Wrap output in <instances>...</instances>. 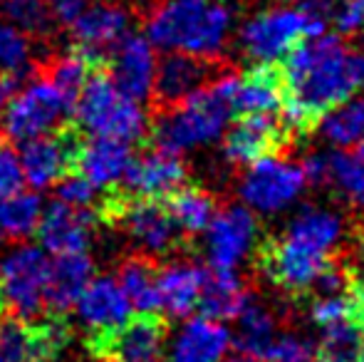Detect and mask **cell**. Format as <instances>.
<instances>
[{
  "label": "cell",
  "instance_id": "3",
  "mask_svg": "<svg viewBox=\"0 0 364 362\" xmlns=\"http://www.w3.org/2000/svg\"><path fill=\"white\" fill-rule=\"evenodd\" d=\"M230 87H233V75H225L193 92L181 105H173L154 124V144L171 154H181L216 142L233 117Z\"/></svg>",
  "mask_w": 364,
  "mask_h": 362
},
{
  "label": "cell",
  "instance_id": "27",
  "mask_svg": "<svg viewBox=\"0 0 364 362\" xmlns=\"http://www.w3.org/2000/svg\"><path fill=\"white\" fill-rule=\"evenodd\" d=\"M95 266L87 251L80 253H63L50 261L48 288H45V308H50L55 315L65 313L75 305L85 285L92 280Z\"/></svg>",
  "mask_w": 364,
  "mask_h": 362
},
{
  "label": "cell",
  "instance_id": "23",
  "mask_svg": "<svg viewBox=\"0 0 364 362\" xmlns=\"http://www.w3.org/2000/svg\"><path fill=\"white\" fill-rule=\"evenodd\" d=\"M285 105V85L280 68L258 65L243 78H233L230 107L233 115H278Z\"/></svg>",
  "mask_w": 364,
  "mask_h": 362
},
{
  "label": "cell",
  "instance_id": "30",
  "mask_svg": "<svg viewBox=\"0 0 364 362\" xmlns=\"http://www.w3.org/2000/svg\"><path fill=\"white\" fill-rule=\"evenodd\" d=\"M117 283L122 285L127 300L132 303V310H136L141 315L159 313L156 271H154V266L146 258H129L127 263H122Z\"/></svg>",
  "mask_w": 364,
  "mask_h": 362
},
{
  "label": "cell",
  "instance_id": "9",
  "mask_svg": "<svg viewBox=\"0 0 364 362\" xmlns=\"http://www.w3.org/2000/svg\"><path fill=\"white\" fill-rule=\"evenodd\" d=\"M302 166L278 156H263L253 161L240 181V196L250 208L263 213H278L288 208L305 188Z\"/></svg>",
  "mask_w": 364,
  "mask_h": 362
},
{
  "label": "cell",
  "instance_id": "20",
  "mask_svg": "<svg viewBox=\"0 0 364 362\" xmlns=\"http://www.w3.org/2000/svg\"><path fill=\"white\" fill-rule=\"evenodd\" d=\"M307 181L332 188L350 206H364V159L350 151L312 154L302 164Z\"/></svg>",
  "mask_w": 364,
  "mask_h": 362
},
{
  "label": "cell",
  "instance_id": "5",
  "mask_svg": "<svg viewBox=\"0 0 364 362\" xmlns=\"http://www.w3.org/2000/svg\"><path fill=\"white\" fill-rule=\"evenodd\" d=\"M327 28L320 15L300 8H273L258 13L240 30V48L245 58L258 65H273L290 53L300 40L317 38Z\"/></svg>",
  "mask_w": 364,
  "mask_h": 362
},
{
  "label": "cell",
  "instance_id": "24",
  "mask_svg": "<svg viewBox=\"0 0 364 362\" xmlns=\"http://www.w3.org/2000/svg\"><path fill=\"white\" fill-rule=\"evenodd\" d=\"M132 159H134L132 144L105 139V137H92L90 142H85V144L80 142V147H77L75 169L97 188H114L124 179Z\"/></svg>",
  "mask_w": 364,
  "mask_h": 362
},
{
  "label": "cell",
  "instance_id": "37",
  "mask_svg": "<svg viewBox=\"0 0 364 362\" xmlns=\"http://www.w3.org/2000/svg\"><path fill=\"white\" fill-rule=\"evenodd\" d=\"M58 201L68 203L73 208H82V211H95V213L102 211L100 188L87 181L80 171H68L58 181Z\"/></svg>",
  "mask_w": 364,
  "mask_h": 362
},
{
  "label": "cell",
  "instance_id": "40",
  "mask_svg": "<svg viewBox=\"0 0 364 362\" xmlns=\"http://www.w3.org/2000/svg\"><path fill=\"white\" fill-rule=\"evenodd\" d=\"M25 176L23 166H20V156L13 149H3L0 147V196H8V193L23 188Z\"/></svg>",
  "mask_w": 364,
  "mask_h": 362
},
{
  "label": "cell",
  "instance_id": "45",
  "mask_svg": "<svg viewBox=\"0 0 364 362\" xmlns=\"http://www.w3.org/2000/svg\"><path fill=\"white\" fill-rule=\"evenodd\" d=\"M220 362H260L258 358H253V355H248V353H235V355H230V358H223Z\"/></svg>",
  "mask_w": 364,
  "mask_h": 362
},
{
  "label": "cell",
  "instance_id": "42",
  "mask_svg": "<svg viewBox=\"0 0 364 362\" xmlns=\"http://www.w3.org/2000/svg\"><path fill=\"white\" fill-rule=\"evenodd\" d=\"M347 293H350V303H352V313H355L357 323L364 328V278L355 280V283L347 288Z\"/></svg>",
  "mask_w": 364,
  "mask_h": 362
},
{
  "label": "cell",
  "instance_id": "8",
  "mask_svg": "<svg viewBox=\"0 0 364 362\" xmlns=\"http://www.w3.org/2000/svg\"><path fill=\"white\" fill-rule=\"evenodd\" d=\"M50 258L43 246H18L0 261V303L18 318H33L45 308Z\"/></svg>",
  "mask_w": 364,
  "mask_h": 362
},
{
  "label": "cell",
  "instance_id": "2",
  "mask_svg": "<svg viewBox=\"0 0 364 362\" xmlns=\"http://www.w3.org/2000/svg\"><path fill=\"white\" fill-rule=\"evenodd\" d=\"M230 23L220 0H161L146 20V38L168 53L211 58L223 50Z\"/></svg>",
  "mask_w": 364,
  "mask_h": 362
},
{
  "label": "cell",
  "instance_id": "36",
  "mask_svg": "<svg viewBox=\"0 0 364 362\" xmlns=\"http://www.w3.org/2000/svg\"><path fill=\"white\" fill-rule=\"evenodd\" d=\"M3 13L23 33H48L53 25L48 0H3Z\"/></svg>",
  "mask_w": 364,
  "mask_h": 362
},
{
  "label": "cell",
  "instance_id": "31",
  "mask_svg": "<svg viewBox=\"0 0 364 362\" xmlns=\"http://www.w3.org/2000/svg\"><path fill=\"white\" fill-rule=\"evenodd\" d=\"M362 348L364 328L352 315L322 328V343L315 353V362H362Z\"/></svg>",
  "mask_w": 364,
  "mask_h": 362
},
{
  "label": "cell",
  "instance_id": "39",
  "mask_svg": "<svg viewBox=\"0 0 364 362\" xmlns=\"http://www.w3.org/2000/svg\"><path fill=\"white\" fill-rule=\"evenodd\" d=\"M268 362H315V348L295 333H275L263 358Z\"/></svg>",
  "mask_w": 364,
  "mask_h": 362
},
{
  "label": "cell",
  "instance_id": "7",
  "mask_svg": "<svg viewBox=\"0 0 364 362\" xmlns=\"http://www.w3.org/2000/svg\"><path fill=\"white\" fill-rule=\"evenodd\" d=\"M68 112H73V107L50 80H33L15 92L3 110V134L18 144L53 134Z\"/></svg>",
  "mask_w": 364,
  "mask_h": 362
},
{
  "label": "cell",
  "instance_id": "11",
  "mask_svg": "<svg viewBox=\"0 0 364 362\" xmlns=\"http://www.w3.org/2000/svg\"><path fill=\"white\" fill-rule=\"evenodd\" d=\"M166 325L159 315L129 318L124 325L92 338V350L105 362H161Z\"/></svg>",
  "mask_w": 364,
  "mask_h": 362
},
{
  "label": "cell",
  "instance_id": "49",
  "mask_svg": "<svg viewBox=\"0 0 364 362\" xmlns=\"http://www.w3.org/2000/svg\"><path fill=\"white\" fill-rule=\"evenodd\" d=\"M0 313H3V303H0Z\"/></svg>",
  "mask_w": 364,
  "mask_h": 362
},
{
  "label": "cell",
  "instance_id": "34",
  "mask_svg": "<svg viewBox=\"0 0 364 362\" xmlns=\"http://www.w3.org/2000/svg\"><path fill=\"white\" fill-rule=\"evenodd\" d=\"M322 134L335 147H355L364 134V100L347 97L320 117Z\"/></svg>",
  "mask_w": 364,
  "mask_h": 362
},
{
  "label": "cell",
  "instance_id": "16",
  "mask_svg": "<svg viewBox=\"0 0 364 362\" xmlns=\"http://www.w3.org/2000/svg\"><path fill=\"white\" fill-rule=\"evenodd\" d=\"M73 308L77 310L80 323L92 333V338L117 330L134 313L122 285L112 275L92 278L80 293V298L75 300Z\"/></svg>",
  "mask_w": 364,
  "mask_h": 362
},
{
  "label": "cell",
  "instance_id": "38",
  "mask_svg": "<svg viewBox=\"0 0 364 362\" xmlns=\"http://www.w3.org/2000/svg\"><path fill=\"white\" fill-rule=\"evenodd\" d=\"M30 65V43L23 30L0 23V73L23 75Z\"/></svg>",
  "mask_w": 364,
  "mask_h": 362
},
{
  "label": "cell",
  "instance_id": "50",
  "mask_svg": "<svg viewBox=\"0 0 364 362\" xmlns=\"http://www.w3.org/2000/svg\"><path fill=\"white\" fill-rule=\"evenodd\" d=\"M220 3H223V0H220Z\"/></svg>",
  "mask_w": 364,
  "mask_h": 362
},
{
  "label": "cell",
  "instance_id": "18",
  "mask_svg": "<svg viewBox=\"0 0 364 362\" xmlns=\"http://www.w3.org/2000/svg\"><path fill=\"white\" fill-rule=\"evenodd\" d=\"M124 188L134 198H168L176 188L186 183V166L178 159V154L164 149H154L146 154L132 159L129 169H127Z\"/></svg>",
  "mask_w": 364,
  "mask_h": 362
},
{
  "label": "cell",
  "instance_id": "47",
  "mask_svg": "<svg viewBox=\"0 0 364 362\" xmlns=\"http://www.w3.org/2000/svg\"><path fill=\"white\" fill-rule=\"evenodd\" d=\"M357 3H360V5H362V8H364V0H357Z\"/></svg>",
  "mask_w": 364,
  "mask_h": 362
},
{
  "label": "cell",
  "instance_id": "10",
  "mask_svg": "<svg viewBox=\"0 0 364 362\" xmlns=\"http://www.w3.org/2000/svg\"><path fill=\"white\" fill-rule=\"evenodd\" d=\"M203 233V251L213 271H235L255 248L258 221L248 208L230 206L213 213Z\"/></svg>",
  "mask_w": 364,
  "mask_h": 362
},
{
  "label": "cell",
  "instance_id": "32",
  "mask_svg": "<svg viewBox=\"0 0 364 362\" xmlns=\"http://www.w3.org/2000/svg\"><path fill=\"white\" fill-rule=\"evenodd\" d=\"M235 320H238V333H235V345H238V350L260 360L265 348L270 345V340L275 338L273 315L260 303H255L253 298H248L243 308H240V313L235 315Z\"/></svg>",
  "mask_w": 364,
  "mask_h": 362
},
{
  "label": "cell",
  "instance_id": "48",
  "mask_svg": "<svg viewBox=\"0 0 364 362\" xmlns=\"http://www.w3.org/2000/svg\"><path fill=\"white\" fill-rule=\"evenodd\" d=\"M362 362H364V348H362Z\"/></svg>",
  "mask_w": 364,
  "mask_h": 362
},
{
  "label": "cell",
  "instance_id": "6",
  "mask_svg": "<svg viewBox=\"0 0 364 362\" xmlns=\"http://www.w3.org/2000/svg\"><path fill=\"white\" fill-rule=\"evenodd\" d=\"M330 266V253L288 231L260 246L263 273L268 275L270 283L290 295L312 290Z\"/></svg>",
  "mask_w": 364,
  "mask_h": 362
},
{
  "label": "cell",
  "instance_id": "17",
  "mask_svg": "<svg viewBox=\"0 0 364 362\" xmlns=\"http://www.w3.org/2000/svg\"><path fill=\"white\" fill-rule=\"evenodd\" d=\"M109 78L124 95H129L136 102L151 95L154 78H156V53H154L149 38L127 33L112 48Z\"/></svg>",
  "mask_w": 364,
  "mask_h": 362
},
{
  "label": "cell",
  "instance_id": "26",
  "mask_svg": "<svg viewBox=\"0 0 364 362\" xmlns=\"http://www.w3.org/2000/svg\"><path fill=\"white\" fill-rule=\"evenodd\" d=\"M206 271L196 263L176 261L164 266L156 273L159 285V310H164L171 318H183L193 308H198Z\"/></svg>",
  "mask_w": 364,
  "mask_h": 362
},
{
  "label": "cell",
  "instance_id": "35",
  "mask_svg": "<svg viewBox=\"0 0 364 362\" xmlns=\"http://www.w3.org/2000/svg\"><path fill=\"white\" fill-rule=\"evenodd\" d=\"M95 68L97 65L92 63L87 55H82L80 50H75V53L65 55V58H60L58 63L53 65L48 80L58 87L60 95L68 100V105L75 107L77 95H80V90L85 87L87 78H90Z\"/></svg>",
  "mask_w": 364,
  "mask_h": 362
},
{
  "label": "cell",
  "instance_id": "43",
  "mask_svg": "<svg viewBox=\"0 0 364 362\" xmlns=\"http://www.w3.org/2000/svg\"><path fill=\"white\" fill-rule=\"evenodd\" d=\"M20 90V75L0 73V112L8 107V102L13 100V95Z\"/></svg>",
  "mask_w": 364,
  "mask_h": 362
},
{
  "label": "cell",
  "instance_id": "13",
  "mask_svg": "<svg viewBox=\"0 0 364 362\" xmlns=\"http://www.w3.org/2000/svg\"><path fill=\"white\" fill-rule=\"evenodd\" d=\"M80 137L70 129H58L53 134L23 142L18 156L25 181L33 188L55 186L68 171L75 169V154Z\"/></svg>",
  "mask_w": 364,
  "mask_h": 362
},
{
  "label": "cell",
  "instance_id": "25",
  "mask_svg": "<svg viewBox=\"0 0 364 362\" xmlns=\"http://www.w3.org/2000/svg\"><path fill=\"white\" fill-rule=\"evenodd\" d=\"M230 348V333L213 318H191L178 328L168 348V362H220Z\"/></svg>",
  "mask_w": 364,
  "mask_h": 362
},
{
  "label": "cell",
  "instance_id": "44",
  "mask_svg": "<svg viewBox=\"0 0 364 362\" xmlns=\"http://www.w3.org/2000/svg\"><path fill=\"white\" fill-rule=\"evenodd\" d=\"M352 65H355V75H357V85H364V38L362 45L355 55H352Z\"/></svg>",
  "mask_w": 364,
  "mask_h": 362
},
{
  "label": "cell",
  "instance_id": "15",
  "mask_svg": "<svg viewBox=\"0 0 364 362\" xmlns=\"http://www.w3.org/2000/svg\"><path fill=\"white\" fill-rule=\"evenodd\" d=\"M292 132L275 115H240L225 134V156L235 164H253L273 156L290 142Z\"/></svg>",
  "mask_w": 364,
  "mask_h": 362
},
{
  "label": "cell",
  "instance_id": "1",
  "mask_svg": "<svg viewBox=\"0 0 364 362\" xmlns=\"http://www.w3.org/2000/svg\"><path fill=\"white\" fill-rule=\"evenodd\" d=\"M280 75L285 105L278 115L292 134L317 127L327 110L345 102L357 90L352 53L332 35L300 40L285 55Z\"/></svg>",
  "mask_w": 364,
  "mask_h": 362
},
{
  "label": "cell",
  "instance_id": "46",
  "mask_svg": "<svg viewBox=\"0 0 364 362\" xmlns=\"http://www.w3.org/2000/svg\"><path fill=\"white\" fill-rule=\"evenodd\" d=\"M357 156H360V159H364V134H362V139L360 142H357Z\"/></svg>",
  "mask_w": 364,
  "mask_h": 362
},
{
  "label": "cell",
  "instance_id": "19",
  "mask_svg": "<svg viewBox=\"0 0 364 362\" xmlns=\"http://www.w3.org/2000/svg\"><path fill=\"white\" fill-rule=\"evenodd\" d=\"M95 211H82L73 208L63 201L50 203L43 208V216L38 223V236L40 243L48 253L53 256H63V253H80L87 251L92 241V226H95Z\"/></svg>",
  "mask_w": 364,
  "mask_h": 362
},
{
  "label": "cell",
  "instance_id": "22",
  "mask_svg": "<svg viewBox=\"0 0 364 362\" xmlns=\"http://www.w3.org/2000/svg\"><path fill=\"white\" fill-rule=\"evenodd\" d=\"M211 63L208 58H196L186 53H168L161 63H156L154 92L159 102L166 107L181 105L193 92L206 87L211 80Z\"/></svg>",
  "mask_w": 364,
  "mask_h": 362
},
{
  "label": "cell",
  "instance_id": "33",
  "mask_svg": "<svg viewBox=\"0 0 364 362\" xmlns=\"http://www.w3.org/2000/svg\"><path fill=\"white\" fill-rule=\"evenodd\" d=\"M166 208L176 226L181 228V233H201L216 213L213 198L201 188L186 186V183L168 196Z\"/></svg>",
  "mask_w": 364,
  "mask_h": 362
},
{
  "label": "cell",
  "instance_id": "21",
  "mask_svg": "<svg viewBox=\"0 0 364 362\" xmlns=\"http://www.w3.org/2000/svg\"><path fill=\"white\" fill-rule=\"evenodd\" d=\"M73 33L77 50L100 65L102 58H107V53L129 33V15L117 5H87L73 23Z\"/></svg>",
  "mask_w": 364,
  "mask_h": 362
},
{
  "label": "cell",
  "instance_id": "14",
  "mask_svg": "<svg viewBox=\"0 0 364 362\" xmlns=\"http://www.w3.org/2000/svg\"><path fill=\"white\" fill-rule=\"evenodd\" d=\"M114 218H122L132 241L151 256L171 253L181 241V228L171 218L166 203L156 201V198L124 201Z\"/></svg>",
  "mask_w": 364,
  "mask_h": 362
},
{
  "label": "cell",
  "instance_id": "29",
  "mask_svg": "<svg viewBox=\"0 0 364 362\" xmlns=\"http://www.w3.org/2000/svg\"><path fill=\"white\" fill-rule=\"evenodd\" d=\"M40 216H43V201L33 191H18L0 196V233L13 241L30 238L38 231Z\"/></svg>",
  "mask_w": 364,
  "mask_h": 362
},
{
  "label": "cell",
  "instance_id": "41",
  "mask_svg": "<svg viewBox=\"0 0 364 362\" xmlns=\"http://www.w3.org/2000/svg\"><path fill=\"white\" fill-rule=\"evenodd\" d=\"M87 5H90V0H48L53 20H58V23H63V25H73L75 20L85 13Z\"/></svg>",
  "mask_w": 364,
  "mask_h": 362
},
{
  "label": "cell",
  "instance_id": "12",
  "mask_svg": "<svg viewBox=\"0 0 364 362\" xmlns=\"http://www.w3.org/2000/svg\"><path fill=\"white\" fill-rule=\"evenodd\" d=\"M68 340V328L58 320L0 318V362H50L63 353Z\"/></svg>",
  "mask_w": 364,
  "mask_h": 362
},
{
  "label": "cell",
  "instance_id": "28",
  "mask_svg": "<svg viewBox=\"0 0 364 362\" xmlns=\"http://www.w3.org/2000/svg\"><path fill=\"white\" fill-rule=\"evenodd\" d=\"M250 295L245 293L243 283L235 275V271H213L206 273L198 298V308L206 318L213 320H228L240 313Z\"/></svg>",
  "mask_w": 364,
  "mask_h": 362
},
{
  "label": "cell",
  "instance_id": "4",
  "mask_svg": "<svg viewBox=\"0 0 364 362\" xmlns=\"http://www.w3.org/2000/svg\"><path fill=\"white\" fill-rule=\"evenodd\" d=\"M73 110L80 129L90 137L136 144L149 132V119L141 102L124 95L107 73H92L87 78Z\"/></svg>",
  "mask_w": 364,
  "mask_h": 362
}]
</instances>
